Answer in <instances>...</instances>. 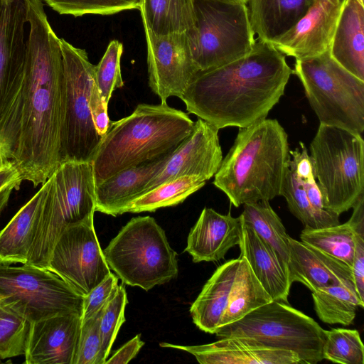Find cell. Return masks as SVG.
Masks as SVG:
<instances>
[{"label":"cell","instance_id":"cell-1","mask_svg":"<svg viewBox=\"0 0 364 364\" xmlns=\"http://www.w3.org/2000/svg\"><path fill=\"white\" fill-rule=\"evenodd\" d=\"M28 2L24 75L0 120V140L6 159L36 187L60 164L65 92L60 38L42 1Z\"/></svg>","mask_w":364,"mask_h":364},{"label":"cell","instance_id":"cell-2","mask_svg":"<svg viewBox=\"0 0 364 364\" xmlns=\"http://www.w3.org/2000/svg\"><path fill=\"white\" fill-rule=\"evenodd\" d=\"M293 73L284 55L256 41L245 56L198 73L181 97L189 113L218 129L265 119Z\"/></svg>","mask_w":364,"mask_h":364},{"label":"cell","instance_id":"cell-3","mask_svg":"<svg viewBox=\"0 0 364 364\" xmlns=\"http://www.w3.org/2000/svg\"><path fill=\"white\" fill-rule=\"evenodd\" d=\"M194 124L166 102L139 104L130 115L110 122L91 161L95 186L124 169L172 154Z\"/></svg>","mask_w":364,"mask_h":364},{"label":"cell","instance_id":"cell-4","mask_svg":"<svg viewBox=\"0 0 364 364\" xmlns=\"http://www.w3.org/2000/svg\"><path fill=\"white\" fill-rule=\"evenodd\" d=\"M291 159L288 136L277 119L239 128L213 184L235 207L282 196Z\"/></svg>","mask_w":364,"mask_h":364},{"label":"cell","instance_id":"cell-5","mask_svg":"<svg viewBox=\"0 0 364 364\" xmlns=\"http://www.w3.org/2000/svg\"><path fill=\"white\" fill-rule=\"evenodd\" d=\"M43 198L26 264L46 268L53 246L68 226L94 217L91 162L65 161L41 184Z\"/></svg>","mask_w":364,"mask_h":364},{"label":"cell","instance_id":"cell-6","mask_svg":"<svg viewBox=\"0 0 364 364\" xmlns=\"http://www.w3.org/2000/svg\"><path fill=\"white\" fill-rule=\"evenodd\" d=\"M122 282L149 291L176 278L177 253L164 230L150 216L132 218L103 251Z\"/></svg>","mask_w":364,"mask_h":364},{"label":"cell","instance_id":"cell-7","mask_svg":"<svg viewBox=\"0 0 364 364\" xmlns=\"http://www.w3.org/2000/svg\"><path fill=\"white\" fill-rule=\"evenodd\" d=\"M324 208L340 215L364 195V141L360 134L320 124L310 144Z\"/></svg>","mask_w":364,"mask_h":364},{"label":"cell","instance_id":"cell-8","mask_svg":"<svg viewBox=\"0 0 364 364\" xmlns=\"http://www.w3.org/2000/svg\"><path fill=\"white\" fill-rule=\"evenodd\" d=\"M292 70L301 81L320 124L361 135L364 131V81L339 65L329 50L296 60Z\"/></svg>","mask_w":364,"mask_h":364},{"label":"cell","instance_id":"cell-9","mask_svg":"<svg viewBox=\"0 0 364 364\" xmlns=\"http://www.w3.org/2000/svg\"><path fill=\"white\" fill-rule=\"evenodd\" d=\"M218 338L239 337L266 348L296 353L302 364L323 358L326 330L312 318L289 304L272 301L241 319L219 327Z\"/></svg>","mask_w":364,"mask_h":364},{"label":"cell","instance_id":"cell-10","mask_svg":"<svg viewBox=\"0 0 364 364\" xmlns=\"http://www.w3.org/2000/svg\"><path fill=\"white\" fill-rule=\"evenodd\" d=\"M193 7L194 26L186 33L199 73L229 63L252 50L256 40L247 4L194 0Z\"/></svg>","mask_w":364,"mask_h":364},{"label":"cell","instance_id":"cell-11","mask_svg":"<svg viewBox=\"0 0 364 364\" xmlns=\"http://www.w3.org/2000/svg\"><path fill=\"white\" fill-rule=\"evenodd\" d=\"M64 76L65 112L61 136L60 164L91 162L102 136L97 132L89 100L95 79V67L85 50L60 38Z\"/></svg>","mask_w":364,"mask_h":364},{"label":"cell","instance_id":"cell-12","mask_svg":"<svg viewBox=\"0 0 364 364\" xmlns=\"http://www.w3.org/2000/svg\"><path fill=\"white\" fill-rule=\"evenodd\" d=\"M0 294L29 323L62 314L82 316L83 296L46 268L0 263Z\"/></svg>","mask_w":364,"mask_h":364},{"label":"cell","instance_id":"cell-13","mask_svg":"<svg viewBox=\"0 0 364 364\" xmlns=\"http://www.w3.org/2000/svg\"><path fill=\"white\" fill-rule=\"evenodd\" d=\"M47 269L87 295L110 274L94 227V217L67 227L52 250Z\"/></svg>","mask_w":364,"mask_h":364},{"label":"cell","instance_id":"cell-14","mask_svg":"<svg viewBox=\"0 0 364 364\" xmlns=\"http://www.w3.org/2000/svg\"><path fill=\"white\" fill-rule=\"evenodd\" d=\"M147 43L149 85L166 102L169 97L181 98L199 73L193 60L186 32L156 35L144 28Z\"/></svg>","mask_w":364,"mask_h":364},{"label":"cell","instance_id":"cell-15","mask_svg":"<svg viewBox=\"0 0 364 364\" xmlns=\"http://www.w3.org/2000/svg\"><path fill=\"white\" fill-rule=\"evenodd\" d=\"M28 9V0H0V120L23 78Z\"/></svg>","mask_w":364,"mask_h":364},{"label":"cell","instance_id":"cell-16","mask_svg":"<svg viewBox=\"0 0 364 364\" xmlns=\"http://www.w3.org/2000/svg\"><path fill=\"white\" fill-rule=\"evenodd\" d=\"M218 131L214 126L198 118L190 136L149 181L144 194L181 176H196L206 181L215 176L223 160Z\"/></svg>","mask_w":364,"mask_h":364},{"label":"cell","instance_id":"cell-17","mask_svg":"<svg viewBox=\"0 0 364 364\" xmlns=\"http://www.w3.org/2000/svg\"><path fill=\"white\" fill-rule=\"evenodd\" d=\"M81 315L57 314L30 323L24 363L73 364L80 328Z\"/></svg>","mask_w":364,"mask_h":364},{"label":"cell","instance_id":"cell-18","mask_svg":"<svg viewBox=\"0 0 364 364\" xmlns=\"http://www.w3.org/2000/svg\"><path fill=\"white\" fill-rule=\"evenodd\" d=\"M341 0H315L306 14L270 43L296 60L318 55L329 50Z\"/></svg>","mask_w":364,"mask_h":364},{"label":"cell","instance_id":"cell-19","mask_svg":"<svg viewBox=\"0 0 364 364\" xmlns=\"http://www.w3.org/2000/svg\"><path fill=\"white\" fill-rule=\"evenodd\" d=\"M160 346L186 351L201 364H302L299 355L292 351L266 348L239 337L220 338L198 346L164 342Z\"/></svg>","mask_w":364,"mask_h":364},{"label":"cell","instance_id":"cell-20","mask_svg":"<svg viewBox=\"0 0 364 364\" xmlns=\"http://www.w3.org/2000/svg\"><path fill=\"white\" fill-rule=\"evenodd\" d=\"M242 223L240 216L229 213L222 215L204 208L191 230L185 249L193 262H216L223 259L232 247L241 241Z\"/></svg>","mask_w":364,"mask_h":364},{"label":"cell","instance_id":"cell-21","mask_svg":"<svg viewBox=\"0 0 364 364\" xmlns=\"http://www.w3.org/2000/svg\"><path fill=\"white\" fill-rule=\"evenodd\" d=\"M287 267L291 283L303 284L312 292L344 282H353L352 269L345 262L301 241L289 238Z\"/></svg>","mask_w":364,"mask_h":364},{"label":"cell","instance_id":"cell-22","mask_svg":"<svg viewBox=\"0 0 364 364\" xmlns=\"http://www.w3.org/2000/svg\"><path fill=\"white\" fill-rule=\"evenodd\" d=\"M171 155L124 169L95 186V211L114 217L127 213L129 204L144 194L149 181L163 168Z\"/></svg>","mask_w":364,"mask_h":364},{"label":"cell","instance_id":"cell-23","mask_svg":"<svg viewBox=\"0 0 364 364\" xmlns=\"http://www.w3.org/2000/svg\"><path fill=\"white\" fill-rule=\"evenodd\" d=\"M239 246L240 257L247 260L254 274L272 299L288 304L291 283L287 264L250 227L243 223Z\"/></svg>","mask_w":364,"mask_h":364},{"label":"cell","instance_id":"cell-24","mask_svg":"<svg viewBox=\"0 0 364 364\" xmlns=\"http://www.w3.org/2000/svg\"><path fill=\"white\" fill-rule=\"evenodd\" d=\"M343 68L364 81L363 0H343L329 48Z\"/></svg>","mask_w":364,"mask_h":364},{"label":"cell","instance_id":"cell-25","mask_svg":"<svg viewBox=\"0 0 364 364\" xmlns=\"http://www.w3.org/2000/svg\"><path fill=\"white\" fill-rule=\"evenodd\" d=\"M240 260V257L230 259L219 266L191 306L193 321L201 331L215 333L220 327Z\"/></svg>","mask_w":364,"mask_h":364},{"label":"cell","instance_id":"cell-26","mask_svg":"<svg viewBox=\"0 0 364 364\" xmlns=\"http://www.w3.org/2000/svg\"><path fill=\"white\" fill-rule=\"evenodd\" d=\"M315 0H247L252 28L259 41L271 43L289 30Z\"/></svg>","mask_w":364,"mask_h":364},{"label":"cell","instance_id":"cell-27","mask_svg":"<svg viewBox=\"0 0 364 364\" xmlns=\"http://www.w3.org/2000/svg\"><path fill=\"white\" fill-rule=\"evenodd\" d=\"M43 194L41 186L0 231V263H27Z\"/></svg>","mask_w":364,"mask_h":364},{"label":"cell","instance_id":"cell-28","mask_svg":"<svg viewBox=\"0 0 364 364\" xmlns=\"http://www.w3.org/2000/svg\"><path fill=\"white\" fill-rule=\"evenodd\" d=\"M194 0H141L144 28L164 36L183 33L194 26Z\"/></svg>","mask_w":364,"mask_h":364},{"label":"cell","instance_id":"cell-29","mask_svg":"<svg viewBox=\"0 0 364 364\" xmlns=\"http://www.w3.org/2000/svg\"><path fill=\"white\" fill-rule=\"evenodd\" d=\"M314 310L319 319L328 324L350 325L358 307L363 308L353 282H344L312 292Z\"/></svg>","mask_w":364,"mask_h":364},{"label":"cell","instance_id":"cell-30","mask_svg":"<svg viewBox=\"0 0 364 364\" xmlns=\"http://www.w3.org/2000/svg\"><path fill=\"white\" fill-rule=\"evenodd\" d=\"M240 258L241 260L237 275L220 327L235 322L256 309L273 301L254 274L247 260Z\"/></svg>","mask_w":364,"mask_h":364},{"label":"cell","instance_id":"cell-31","mask_svg":"<svg viewBox=\"0 0 364 364\" xmlns=\"http://www.w3.org/2000/svg\"><path fill=\"white\" fill-rule=\"evenodd\" d=\"M240 216L242 223L250 227L287 264L289 236L269 201L243 204V211Z\"/></svg>","mask_w":364,"mask_h":364},{"label":"cell","instance_id":"cell-32","mask_svg":"<svg viewBox=\"0 0 364 364\" xmlns=\"http://www.w3.org/2000/svg\"><path fill=\"white\" fill-rule=\"evenodd\" d=\"M205 182L196 176H184L166 182L133 200L127 213L154 212L176 205L204 186Z\"/></svg>","mask_w":364,"mask_h":364},{"label":"cell","instance_id":"cell-33","mask_svg":"<svg viewBox=\"0 0 364 364\" xmlns=\"http://www.w3.org/2000/svg\"><path fill=\"white\" fill-rule=\"evenodd\" d=\"M301 241L338 259L350 268L354 254V231L347 221L332 226L304 228L300 234Z\"/></svg>","mask_w":364,"mask_h":364},{"label":"cell","instance_id":"cell-34","mask_svg":"<svg viewBox=\"0 0 364 364\" xmlns=\"http://www.w3.org/2000/svg\"><path fill=\"white\" fill-rule=\"evenodd\" d=\"M290 212L304 225V228H320L340 223L336 213L322 214L316 211L309 201L301 179L289 166L282 190Z\"/></svg>","mask_w":364,"mask_h":364},{"label":"cell","instance_id":"cell-35","mask_svg":"<svg viewBox=\"0 0 364 364\" xmlns=\"http://www.w3.org/2000/svg\"><path fill=\"white\" fill-rule=\"evenodd\" d=\"M30 323L0 294V360L22 355Z\"/></svg>","mask_w":364,"mask_h":364},{"label":"cell","instance_id":"cell-36","mask_svg":"<svg viewBox=\"0 0 364 364\" xmlns=\"http://www.w3.org/2000/svg\"><path fill=\"white\" fill-rule=\"evenodd\" d=\"M323 358L341 364H364V347L359 332L342 328L326 331Z\"/></svg>","mask_w":364,"mask_h":364},{"label":"cell","instance_id":"cell-37","mask_svg":"<svg viewBox=\"0 0 364 364\" xmlns=\"http://www.w3.org/2000/svg\"><path fill=\"white\" fill-rule=\"evenodd\" d=\"M60 14L75 17L87 14L110 15L122 11L139 9L141 0H44Z\"/></svg>","mask_w":364,"mask_h":364},{"label":"cell","instance_id":"cell-38","mask_svg":"<svg viewBox=\"0 0 364 364\" xmlns=\"http://www.w3.org/2000/svg\"><path fill=\"white\" fill-rule=\"evenodd\" d=\"M123 46L112 41L99 63L95 67V79L104 102L108 105L112 92L124 85L120 68Z\"/></svg>","mask_w":364,"mask_h":364},{"label":"cell","instance_id":"cell-39","mask_svg":"<svg viewBox=\"0 0 364 364\" xmlns=\"http://www.w3.org/2000/svg\"><path fill=\"white\" fill-rule=\"evenodd\" d=\"M127 303L128 299L124 286L119 285L117 290L102 310L99 328L102 341V356L105 361L108 358L119 330L125 321L124 311Z\"/></svg>","mask_w":364,"mask_h":364},{"label":"cell","instance_id":"cell-40","mask_svg":"<svg viewBox=\"0 0 364 364\" xmlns=\"http://www.w3.org/2000/svg\"><path fill=\"white\" fill-rule=\"evenodd\" d=\"M104 307L93 317L82 321L73 364H105L99 328L100 318Z\"/></svg>","mask_w":364,"mask_h":364},{"label":"cell","instance_id":"cell-41","mask_svg":"<svg viewBox=\"0 0 364 364\" xmlns=\"http://www.w3.org/2000/svg\"><path fill=\"white\" fill-rule=\"evenodd\" d=\"M118 287V277L111 273L105 280L84 296L82 321L96 315L114 295Z\"/></svg>","mask_w":364,"mask_h":364},{"label":"cell","instance_id":"cell-42","mask_svg":"<svg viewBox=\"0 0 364 364\" xmlns=\"http://www.w3.org/2000/svg\"><path fill=\"white\" fill-rule=\"evenodd\" d=\"M354 231V254L352 274L356 293L364 304V226L352 228Z\"/></svg>","mask_w":364,"mask_h":364},{"label":"cell","instance_id":"cell-43","mask_svg":"<svg viewBox=\"0 0 364 364\" xmlns=\"http://www.w3.org/2000/svg\"><path fill=\"white\" fill-rule=\"evenodd\" d=\"M89 105L95 129L103 137L109 129L110 121L107 105L104 102L95 82L91 90Z\"/></svg>","mask_w":364,"mask_h":364},{"label":"cell","instance_id":"cell-44","mask_svg":"<svg viewBox=\"0 0 364 364\" xmlns=\"http://www.w3.org/2000/svg\"><path fill=\"white\" fill-rule=\"evenodd\" d=\"M299 144L300 148L289 150L291 159L289 160V166L301 180H305L314 177L313 166L305 144L301 141Z\"/></svg>","mask_w":364,"mask_h":364},{"label":"cell","instance_id":"cell-45","mask_svg":"<svg viewBox=\"0 0 364 364\" xmlns=\"http://www.w3.org/2000/svg\"><path fill=\"white\" fill-rule=\"evenodd\" d=\"M144 345V342L141 339V335L137 334L120 348L107 360L105 364H126L133 359L140 349Z\"/></svg>","mask_w":364,"mask_h":364},{"label":"cell","instance_id":"cell-46","mask_svg":"<svg viewBox=\"0 0 364 364\" xmlns=\"http://www.w3.org/2000/svg\"><path fill=\"white\" fill-rule=\"evenodd\" d=\"M301 181L307 198L312 207L316 211L322 214L332 213L333 212L326 210L324 208L323 196L315 178L311 177Z\"/></svg>","mask_w":364,"mask_h":364},{"label":"cell","instance_id":"cell-47","mask_svg":"<svg viewBox=\"0 0 364 364\" xmlns=\"http://www.w3.org/2000/svg\"><path fill=\"white\" fill-rule=\"evenodd\" d=\"M21 184V183L19 181H14L0 191V214L7 205L13 191L18 190L20 188Z\"/></svg>","mask_w":364,"mask_h":364},{"label":"cell","instance_id":"cell-48","mask_svg":"<svg viewBox=\"0 0 364 364\" xmlns=\"http://www.w3.org/2000/svg\"><path fill=\"white\" fill-rule=\"evenodd\" d=\"M7 161V160L5 158L4 150L2 147V144L0 140V164H3L4 162Z\"/></svg>","mask_w":364,"mask_h":364},{"label":"cell","instance_id":"cell-49","mask_svg":"<svg viewBox=\"0 0 364 364\" xmlns=\"http://www.w3.org/2000/svg\"><path fill=\"white\" fill-rule=\"evenodd\" d=\"M215 1L239 2V3H245V4H247V0H215Z\"/></svg>","mask_w":364,"mask_h":364},{"label":"cell","instance_id":"cell-50","mask_svg":"<svg viewBox=\"0 0 364 364\" xmlns=\"http://www.w3.org/2000/svg\"><path fill=\"white\" fill-rule=\"evenodd\" d=\"M6 162H4V163H3V164H0V168H1V166H3Z\"/></svg>","mask_w":364,"mask_h":364},{"label":"cell","instance_id":"cell-51","mask_svg":"<svg viewBox=\"0 0 364 364\" xmlns=\"http://www.w3.org/2000/svg\"><path fill=\"white\" fill-rule=\"evenodd\" d=\"M1 362V361H0Z\"/></svg>","mask_w":364,"mask_h":364}]
</instances>
